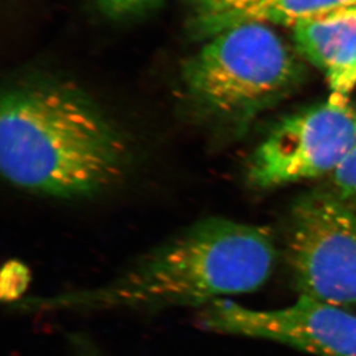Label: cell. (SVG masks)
<instances>
[{
    "label": "cell",
    "mask_w": 356,
    "mask_h": 356,
    "mask_svg": "<svg viewBox=\"0 0 356 356\" xmlns=\"http://www.w3.org/2000/svg\"><path fill=\"white\" fill-rule=\"evenodd\" d=\"M276 245L262 226L210 217L150 249L103 285L10 303L19 313H91L112 310L201 309L225 296L266 284Z\"/></svg>",
    "instance_id": "obj_1"
},
{
    "label": "cell",
    "mask_w": 356,
    "mask_h": 356,
    "mask_svg": "<svg viewBox=\"0 0 356 356\" xmlns=\"http://www.w3.org/2000/svg\"><path fill=\"white\" fill-rule=\"evenodd\" d=\"M122 135L84 95L63 84H20L0 105V168L17 188L52 197H92L127 172Z\"/></svg>",
    "instance_id": "obj_2"
},
{
    "label": "cell",
    "mask_w": 356,
    "mask_h": 356,
    "mask_svg": "<svg viewBox=\"0 0 356 356\" xmlns=\"http://www.w3.org/2000/svg\"><path fill=\"white\" fill-rule=\"evenodd\" d=\"M302 73L271 26L247 22L207 38L186 59L181 78L200 108L217 118L242 121L285 96Z\"/></svg>",
    "instance_id": "obj_3"
},
{
    "label": "cell",
    "mask_w": 356,
    "mask_h": 356,
    "mask_svg": "<svg viewBox=\"0 0 356 356\" xmlns=\"http://www.w3.org/2000/svg\"><path fill=\"white\" fill-rule=\"evenodd\" d=\"M286 249L300 296L343 309L356 306V211L336 193L296 202Z\"/></svg>",
    "instance_id": "obj_4"
},
{
    "label": "cell",
    "mask_w": 356,
    "mask_h": 356,
    "mask_svg": "<svg viewBox=\"0 0 356 356\" xmlns=\"http://www.w3.org/2000/svg\"><path fill=\"white\" fill-rule=\"evenodd\" d=\"M355 145L356 105L332 95L279 121L249 161V182L268 189L333 175Z\"/></svg>",
    "instance_id": "obj_5"
},
{
    "label": "cell",
    "mask_w": 356,
    "mask_h": 356,
    "mask_svg": "<svg viewBox=\"0 0 356 356\" xmlns=\"http://www.w3.org/2000/svg\"><path fill=\"white\" fill-rule=\"evenodd\" d=\"M196 322L207 331L271 340L312 355L356 356V315L307 296L273 310L216 300L198 309Z\"/></svg>",
    "instance_id": "obj_6"
},
{
    "label": "cell",
    "mask_w": 356,
    "mask_h": 356,
    "mask_svg": "<svg viewBox=\"0 0 356 356\" xmlns=\"http://www.w3.org/2000/svg\"><path fill=\"white\" fill-rule=\"evenodd\" d=\"M296 49L325 75L332 95L356 87V7L293 26Z\"/></svg>",
    "instance_id": "obj_7"
},
{
    "label": "cell",
    "mask_w": 356,
    "mask_h": 356,
    "mask_svg": "<svg viewBox=\"0 0 356 356\" xmlns=\"http://www.w3.org/2000/svg\"><path fill=\"white\" fill-rule=\"evenodd\" d=\"M356 7V0H263L255 6L225 17L195 24L204 40L226 28L247 22L293 27L303 21L325 17L338 10Z\"/></svg>",
    "instance_id": "obj_8"
},
{
    "label": "cell",
    "mask_w": 356,
    "mask_h": 356,
    "mask_svg": "<svg viewBox=\"0 0 356 356\" xmlns=\"http://www.w3.org/2000/svg\"><path fill=\"white\" fill-rule=\"evenodd\" d=\"M332 178L337 195L356 211V145L333 172Z\"/></svg>",
    "instance_id": "obj_9"
},
{
    "label": "cell",
    "mask_w": 356,
    "mask_h": 356,
    "mask_svg": "<svg viewBox=\"0 0 356 356\" xmlns=\"http://www.w3.org/2000/svg\"><path fill=\"white\" fill-rule=\"evenodd\" d=\"M263 0H195V24L255 6Z\"/></svg>",
    "instance_id": "obj_10"
},
{
    "label": "cell",
    "mask_w": 356,
    "mask_h": 356,
    "mask_svg": "<svg viewBox=\"0 0 356 356\" xmlns=\"http://www.w3.org/2000/svg\"><path fill=\"white\" fill-rule=\"evenodd\" d=\"M29 273L27 266L20 262H10L3 271V296L10 303L20 300L21 294L27 289Z\"/></svg>",
    "instance_id": "obj_11"
},
{
    "label": "cell",
    "mask_w": 356,
    "mask_h": 356,
    "mask_svg": "<svg viewBox=\"0 0 356 356\" xmlns=\"http://www.w3.org/2000/svg\"><path fill=\"white\" fill-rule=\"evenodd\" d=\"M161 0H96L102 13L112 19H122L142 13L159 5Z\"/></svg>",
    "instance_id": "obj_12"
},
{
    "label": "cell",
    "mask_w": 356,
    "mask_h": 356,
    "mask_svg": "<svg viewBox=\"0 0 356 356\" xmlns=\"http://www.w3.org/2000/svg\"><path fill=\"white\" fill-rule=\"evenodd\" d=\"M75 350L78 356H102V354L97 350H95L90 343H88L83 339L74 340Z\"/></svg>",
    "instance_id": "obj_13"
}]
</instances>
